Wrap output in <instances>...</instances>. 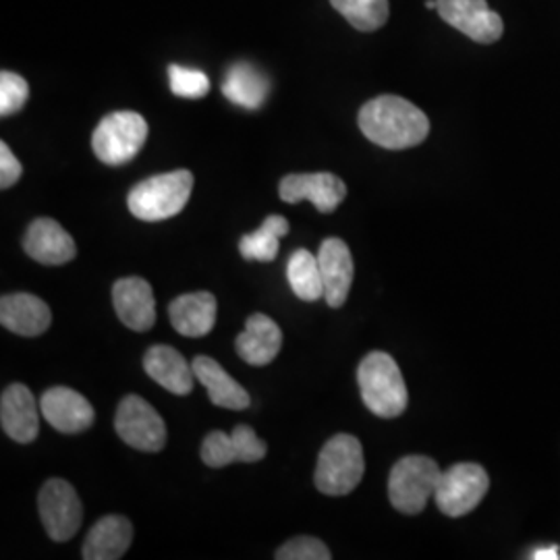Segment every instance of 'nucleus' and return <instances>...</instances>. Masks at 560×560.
<instances>
[{
  "label": "nucleus",
  "instance_id": "1",
  "mask_svg": "<svg viewBox=\"0 0 560 560\" xmlns=\"http://www.w3.org/2000/svg\"><path fill=\"white\" fill-rule=\"evenodd\" d=\"M361 133L386 150L420 145L430 133V120L416 104L400 96H378L360 110Z\"/></svg>",
  "mask_w": 560,
  "mask_h": 560
},
{
  "label": "nucleus",
  "instance_id": "2",
  "mask_svg": "<svg viewBox=\"0 0 560 560\" xmlns=\"http://www.w3.org/2000/svg\"><path fill=\"white\" fill-rule=\"evenodd\" d=\"M358 382L365 407L382 420L399 418L407 409V384L402 381L397 361L388 353H368L358 368Z\"/></svg>",
  "mask_w": 560,
  "mask_h": 560
},
{
  "label": "nucleus",
  "instance_id": "3",
  "mask_svg": "<svg viewBox=\"0 0 560 560\" xmlns=\"http://www.w3.org/2000/svg\"><path fill=\"white\" fill-rule=\"evenodd\" d=\"M194 191V175L185 168L141 180L127 198L136 219L143 222L168 221L187 206Z\"/></svg>",
  "mask_w": 560,
  "mask_h": 560
},
{
  "label": "nucleus",
  "instance_id": "4",
  "mask_svg": "<svg viewBox=\"0 0 560 560\" xmlns=\"http://www.w3.org/2000/svg\"><path fill=\"white\" fill-rule=\"evenodd\" d=\"M363 471L361 442L351 434H337L322 446L314 481L322 494L345 497L360 486Z\"/></svg>",
  "mask_w": 560,
  "mask_h": 560
},
{
  "label": "nucleus",
  "instance_id": "5",
  "mask_svg": "<svg viewBox=\"0 0 560 560\" xmlns=\"http://www.w3.org/2000/svg\"><path fill=\"white\" fill-rule=\"evenodd\" d=\"M442 469L439 463L423 455H409L397 460L388 478V499L405 515H420L428 501L436 494Z\"/></svg>",
  "mask_w": 560,
  "mask_h": 560
},
{
  "label": "nucleus",
  "instance_id": "6",
  "mask_svg": "<svg viewBox=\"0 0 560 560\" xmlns=\"http://www.w3.org/2000/svg\"><path fill=\"white\" fill-rule=\"evenodd\" d=\"M148 140V122L145 119L131 113L119 110L110 113L98 122L92 136V150L98 161L108 166H120L133 161L140 154L143 143Z\"/></svg>",
  "mask_w": 560,
  "mask_h": 560
},
{
  "label": "nucleus",
  "instance_id": "7",
  "mask_svg": "<svg viewBox=\"0 0 560 560\" xmlns=\"http://www.w3.org/2000/svg\"><path fill=\"white\" fill-rule=\"evenodd\" d=\"M490 478L486 469L476 463H457L442 471L434 501L446 517H465L476 511L488 494Z\"/></svg>",
  "mask_w": 560,
  "mask_h": 560
},
{
  "label": "nucleus",
  "instance_id": "8",
  "mask_svg": "<svg viewBox=\"0 0 560 560\" xmlns=\"http://www.w3.org/2000/svg\"><path fill=\"white\" fill-rule=\"evenodd\" d=\"M115 430L120 441L141 453H159L166 444V425L159 411L138 395L120 400Z\"/></svg>",
  "mask_w": 560,
  "mask_h": 560
},
{
  "label": "nucleus",
  "instance_id": "9",
  "mask_svg": "<svg viewBox=\"0 0 560 560\" xmlns=\"http://www.w3.org/2000/svg\"><path fill=\"white\" fill-rule=\"evenodd\" d=\"M38 511L52 540H71L80 532L83 506L75 488L69 481L59 478L46 481L38 494Z\"/></svg>",
  "mask_w": 560,
  "mask_h": 560
},
{
  "label": "nucleus",
  "instance_id": "10",
  "mask_svg": "<svg viewBox=\"0 0 560 560\" xmlns=\"http://www.w3.org/2000/svg\"><path fill=\"white\" fill-rule=\"evenodd\" d=\"M439 15L478 44L501 40L504 23L486 0H439Z\"/></svg>",
  "mask_w": 560,
  "mask_h": 560
},
{
  "label": "nucleus",
  "instance_id": "11",
  "mask_svg": "<svg viewBox=\"0 0 560 560\" xmlns=\"http://www.w3.org/2000/svg\"><path fill=\"white\" fill-rule=\"evenodd\" d=\"M42 418L60 434H81L96 420L92 402L73 388L52 386L40 399Z\"/></svg>",
  "mask_w": 560,
  "mask_h": 560
},
{
  "label": "nucleus",
  "instance_id": "12",
  "mask_svg": "<svg viewBox=\"0 0 560 560\" xmlns=\"http://www.w3.org/2000/svg\"><path fill=\"white\" fill-rule=\"evenodd\" d=\"M280 200L287 203H300L310 200L322 214H330L347 196L345 180L332 173H307V175H287L280 180Z\"/></svg>",
  "mask_w": 560,
  "mask_h": 560
},
{
  "label": "nucleus",
  "instance_id": "13",
  "mask_svg": "<svg viewBox=\"0 0 560 560\" xmlns=\"http://www.w3.org/2000/svg\"><path fill=\"white\" fill-rule=\"evenodd\" d=\"M0 423L11 441L27 444L40 432V402L25 384H11L0 397Z\"/></svg>",
  "mask_w": 560,
  "mask_h": 560
},
{
  "label": "nucleus",
  "instance_id": "14",
  "mask_svg": "<svg viewBox=\"0 0 560 560\" xmlns=\"http://www.w3.org/2000/svg\"><path fill=\"white\" fill-rule=\"evenodd\" d=\"M113 303L119 320L136 330L145 332L156 322V301L150 282L140 277H127L115 282Z\"/></svg>",
  "mask_w": 560,
  "mask_h": 560
},
{
  "label": "nucleus",
  "instance_id": "15",
  "mask_svg": "<svg viewBox=\"0 0 560 560\" xmlns=\"http://www.w3.org/2000/svg\"><path fill=\"white\" fill-rule=\"evenodd\" d=\"M318 261L324 280V300L330 307H342L349 298L355 275L349 245L337 237L322 241Z\"/></svg>",
  "mask_w": 560,
  "mask_h": 560
},
{
  "label": "nucleus",
  "instance_id": "16",
  "mask_svg": "<svg viewBox=\"0 0 560 560\" xmlns=\"http://www.w3.org/2000/svg\"><path fill=\"white\" fill-rule=\"evenodd\" d=\"M23 249L32 260L44 266H60L78 256L73 237L52 219H38L30 224L23 237Z\"/></svg>",
  "mask_w": 560,
  "mask_h": 560
},
{
  "label": "nucleus",
  "instance_id": "17",
  "mask_svg": "<svg viewBox=\"0 0 560 560\" xmlns=\"http://www.w3.org/2000/svg\"><path fill=\"white\" fill-rule=\"evenodd\" d=\"M143 370L152 381L173 395L185 397L194 390V365H189L179 351L168 345L150 347L143 358Z\"/></svg>",
  "mask_w": 560,
  "mask_h": 560
},
{
  "label": "nucleus",
  "instance_id": "18",
  "mask_svg": "<svg viewBox=\"0 0 560 560\" xmlns=\"http://www.w3.org/2000/svg\"><path fill=\"white\" fill-rule=\"evenodd\" d=\"M50 322V307L32 293H11L0 300V324L20 337H40Z\"/></svg>",
  "mask_w": 560,
  "mask_h": 560
},
{
  "label": "nucleus",
  "instance_id": "19",
  "mask_svg": "<svg viewBox=\"0 0 560 560\" xmlns=\"http://www.w3.org/2000/svg\"><path fill=\"white\" fill-rule=\"evenodd\" d=\"M217 310H219V303L212 293L208 291L187 293L171 303L168 318L173 328L183 337L200 339L208 332H212L217 322Z\"/></svg>",
  "mask_w": 560,
  "mask_h": 560
},
{
  "label": "nucleus",
  "instance_id": "20",
  "mask_svg": "<svg viewBox=\"0 0 560 560\" xmlns=\"http://www.w3.org/2000/svg\"><path fill=\"white\" fill-rule=\"evenodd\" d=\"M237 353L249 365H268L277 360L282 347L280 326L266 314H254L247 318L245 330L237 337Z\"/></svg>",
  "mask_w": 560,
  "mask_h": 560
},
{
  "label": "nucleus",
  "instance_id": "21",
  "mask_svg": "<svg viewBox=\"0 0 560 560\" xmlns=\"http://www.w3.org/2000/svg\"><path fill=\"white\" fill-rule=\"evenodd\" d=\"M133 541V525L127 517L108 515L102 517L83 541V559L117 560L125 557Z\"/></svg>",
  "mask_w": 560,
  "mask_h": 560
},
{
  "label": "nucleus",
  "instance_id": "22",
  "mask_svg": "<svg viewBox=\"0 0 560 560\" xmlns=\"http://www.w3.org/2000/svg\"><path fill=\"white\" fill-rule=\"evenodd\" d=\"M196 378L203 384L206 393L210 400L217 407H224V409H247L249 407V393L241 386L240 382L233 381L221 363L212 358L206 355H198L196 360L191 361Z\"/></svg>",
  "mask_w": 560,
  "mask_h": 560
},
{
  "label": "nucleus",
  "instance_id": "23",
  "mask_svg": "<svg viewBox=\"0 0 560 560\" xmlns=\"http://www.w3.org/2000/svg\"><path fill=\"white\" fill-rule=\"evenodd\" d=\"M270 92V81L261 73L258 67L249 62L233 65L224 80H222V94L247 110H258L264 106Z\"/></svg>",
  "mask_w": 560,
  "mask_h": 560
},
{
  "label": "nucleus",
  "instance_id": "24",
  "mask_svg": "<svg viewBox=\"0 0 560 560\" xmlns=\"http://www.w3.org/2000/svg\"><path fill=\"white\" fill-rule=\"evenodd\" d=\"M287 280L301 301L322 300L324 280H322L318 254H312L307 249L293 252L287 261Z\"/></svg>",
  "mask_w": 560,
  "mask_h": 560
},
{
  "label": "nucleus",
  "instance_id": "25",
  "mask_svg": "<svg viewBox=\"0 0 560 560\" xmlns=\"http://www.w3.org/2000/svg\"><path fill=\"white\" fill-rule=\"evenodd\" d=\"M289 233L284 217H268L258 231L243 235L240 241L241 256L245 260L272 261L279 256V241Z\"/></svg>",
  "mask_w": 560,
  "mask_h": 560
},
{
  "label": "nucleus",
  "instance_id": "26",
  "mask_svg": "<svg viewBox=\"0 0 560 560\" xmlns=\"http://www.w3.org/2000/svg\"><path fill=\"white\" fill-rule=\"evenodd\" d=\"M330 4L360 32L381 30L390 15L388 0H330Z\"/></svg>",
  "mask_w": 560,
  "mask_h": 560
},
{
  "label": "nucleus",
  "instance_id": "27",
  "mask_svg": "<svg viewBox=\"0 0 560 560\" xmlns=\"http://www.w3.org/2000/svg\"><path fill=\"white\" fill-rule=\"evenodd\" d=\"M168 80H171V92L179 98L198 101L210 92V80L200 69H187L180 65H171Z\"/></svg>",
  "mask_w": 560,
  "mask_h": 560
},
{
  "label": "nucleus",
  "instance_id": "28",
  "mask_svg": "<svg viewBox=\"0 0 560 560\" xmlns=\"http://www.w3.org/2000/svg\"><path fill=\"white\" fill-rule=\"evenodd\" d=\"M201 460L212 469H221L231 463H237L233 434H224L221 430L210 432L201 444Z\"/></svg>",
  "mask_w": 560,
  "mask_h": 560
},
{
  "label": "nucleus",
  "instance_id": "29",
  "mask_svg": "<svg viewBox=\"0 0 560 560\" xmlns=\"http://www.w3.org/2000/svg\"><path fill=\"white\" fill-rule=\"evenodd\" d=\"M30 98V85L18 73L2 71L0 73V115L11 117L20 113Z\"/></svg>",
  "mask_w": 560,
  "mask_h": 560
},
{
  "label": "nucleus",
  "instance_id": "30",
  "mask_svg": "<svg viewBox=\"0 0 560 560\" xmlns=\"http://www.w3.org/2000/svg\"><path fill=\"white\" fill-rule=\"evenodd\" d=\"M279 560H330L332 555L324 541L314 536H300L282 544L277 550Z\"/></svg>",
  "mask_w": 560,
  "mask_h": 560
},
{
  "label": "nucleus",
  "instance_id": "31",
  "mask_svg": "<svg viewBox=\"0 0 560 560\" xmlns=\"http://www.w3.org/2000/svg\"><path fill=\"white\" fill-rule=\"evenodd\" d=\"M233 442H235V451H237V460L241 463H258L268 453L266 442L258 439V434L252 425H245V423H241L233 430Z\"/></svg>",
  "mask_w": 560,
  "mask_h": 560
},
{
  "label": "nucleus",
  "instance_id": "32",
  "mask_svg": "<svg viewBox=\"0 0 560 560\" xmlns=\"http://www.w3.org/2000/svg\"><path fill=\"white\" fill-rule=\"evenodd\" d=\"M21 173H23L21 162L15 159L11 148L2 141L0 143V187L2 189L13 187L21 179Z\"/></svg>",
  "mask_w": 560,
  "mask_h": 560
},
{
  "label": "nucleus",
  "instance_id": "33",
  "mask_svg": "<svg viewBox=\"0 0 560 560\" xmlns=\"http://www.w3.org/2000/svg\"><path fill=\"white\" fill-rule=\"evenodd\" d=\"M534 560H560V548L559 546H550V548H538L534 555Z\"/></svg>",
  "mask_w": 560,
  "mask_h": 560
},
{
  "label": "nucleus",
  "instance_id": "34",
  "mask_svg": "<svg viewBox=\"0 0 560 560\" xmlns=\"http://www.w3.org/2000/svg\"><path fill=\"white\" fill-rule=\"evenodd\" d=\"M425 9H430V11L439 9V0H425Z\"/></svg>",
  "mask_w": 560,
  "mask_h": 560
}]
</instances>
